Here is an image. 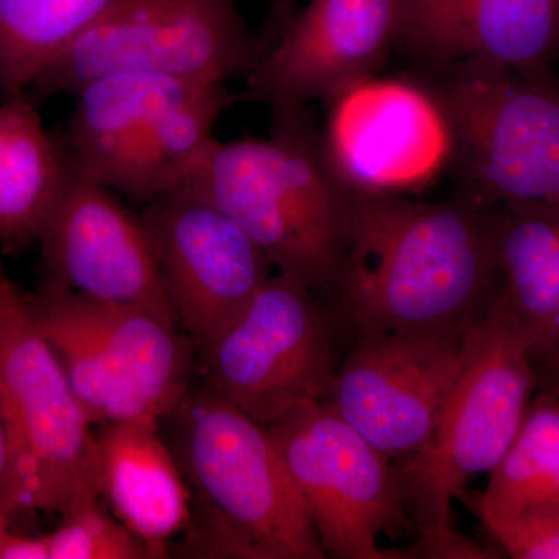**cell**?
Segmentation results:
<instances>
[{
	"label": "cell",
	"instance_id": "6da1fadb",
	"mask_svg": "<svg viewBox=\"0 0 559 559\" xmlns=\"http://www.w3.org/2000/svg\"><path fill=\"white\" fill-rule=\"evenodd\" d=\"M499 205L356 190L334 296L358 336L462 326L499 285Z\"/></svg>",
	"mask_w": 559,
	"mask_h": 559
},
{
	"label": "cell",
	"instance_id": "7a4b0ae2",
	"mask_svg": "<svg viewBox=\"0 0 559 559\" xmlns=\"http://www.w3.org/2000/svg\"><path fill=\"white\" fill-rule=\"evenodd\" d=\"M272 112L266 138L213 140L183 183L235 221L277 274L333 293L356 189L331 167L307 106Z\"/></svg>",
	"mask_w": 559,
	"mask_h": 559
},
{
	"label": "cell",
	"instance_id": "3957f363",
	"mask_svg": "<svg viewBox=\"0 0 559 559\" xmlns=\"http://www.w3.org/2000/svg\"><path fill=\"white\" fill-rule=\"evenodd\" d=\"M162 421L190 489L191 557L326 558L267 426L209 388L187 393Z\"/></svg>",
	"mask_w": 559,
	"mask_h": 559
},
{
	"label": "cell",
	"instance_id": "277c9868",
	"mask_svg": "<svg viewBox=\"0 0 559 559\" xmlns=\"http://www.w3.org/2000/svg\"><path fill=\"white\" fill-rule=\"evenodd\" d=\"M538 381L521 326L492 297L471 320L463 362L426 447L399 466L407 513L418 533L406 558H492L451 528L465 485L489 474L516 437Z\"/></svg>",
	"mask_w": 559,
	"mask_h": 559
},
{
	"label": "cell",
	"instance_id": "5b68a950",
	"mask_svg": "<svg viewBox=\"0 0 559 559\" xmlns=\"http://www.w3.org/2000/svg\"><path fill=\"white\" fill-rule=\"evenodd\" d=\"M0 421L9 448L7 500L16 513L64 514L98 496L94 425L10 278L0 293Z\"/></svg>",
	"mask_w": 559,
	"mask_h": 559
},
{
	"label": "cell",
	"instance_id": "8992f818",
	"mask_svg": "<svg viewBox=\"0 0 559 559\" xmlns=\"http://www.w3.org/2000/svg\"><path fill=\"white\" fill-rule=\"evenodd\" d=\"M25 305L92 425H160L190 392L189 345L159 316L46 289Z\"/></svg>",
	"mask_w": 559,
	"mask_h": 559
},
{
	"label": "cell",
	"instance_id": "52a82bcc",
	"mask_svg": "<svg viewBox=\"0 0 559 559\" xmlns=\"http://www.w3.org/2000/svg\"><path fill=\"white\" fill-rule=\"evenodd\" d=\"M257 55L237 0H109L28 91L75 95L84 84L120 72L226 84L248 75Z\"/></svg>",
	"mask_w": 559,
	"mask_h": 559
},
{
	"label": "cell",
	"instance_id": "ba28073f",
	"mask_svg": "<svg viewBox=\"0 0 559 559\" xmlns=\"http://www.w3.org/2000/svg\"><path fill=\"white\" fill-rule=\"evenodd\" d=\"M432 92L466 193L491 205H559V87L546 73L457 66Z\"/></svg>",
	"mask_w": 559,
	"mask_h": 559
},
{
	"label": "cell",
	"instance_id": "9c48e42d",
	"mask_svg": "<svg viewBox=\"0 0 559 559\" xmlns=\"http://www.w3.org/2000/svg\"><path fill=\"white\" fill-rule=\"evenodd\" d=\"M270 428L325 557L393 559L381 536L415 532L399 468L326 406L311 401Z\"/></svg>",
	"mask_w": 559,
	"mask_h": 559
},
{
	"label": "cell",
	"instance_id": "30bf717a",
	"mask_svg": "<svg viewBox=\"0 0 559 559\" xmlns=\"http://www.w3.org/2000/svg\"><path fill=\"white\" fill-rule=\"evenodd\" d=\"M202 355L205 388L264 426L325 399L337 369L316 290L277 272Z\"/></svg>",
	"mask_w": 559,
	"mask_h": 559
},
{
	"label": "cell",
	"instance_id": "8fae6325",
	"mask_svg": "<svg viewBox=\"0 0 559 559\" xmlns=\"http://www.w3.org/2000/svg\"><path fill=\"white\" fill-rule=\"evenodd\" d=\"M466 325L358 336L323 403L382 454L406 462L428 443L457 381Z\"/></svg>",
	"mask_w": 559,
	"mask_h": 559
},
{
	"label": "cell",
	"instance_id": "7c38bea8",
	"mask_svg": "<svg viewBox=\"0 0 559 559\" xmlns=\"http://www.w3.org/2000/svg\"><path fill=\"white\" fill-rule=\"evenodd\" d=\"M179 325L201 353L271 277V261L223 210L182 186L139 213Z\"/></svg>",
	"mask_w": 559,
	"mask_h": 559
},
{
	"label": "cell",
	"instance_id": "4fadbf2b",
	"mask_svg": "<svg viewBox=\"0 0 559 559\" xmlns=\"http://www.w3.org/2000/svg\"><path fill=\"white\" fill-rule=\"evenodd\" d=\"M39 246L43 289L139 308L179 326L140 216L97 180L70 167Z\"/></svg>",
	"mask_w": 559,
	"mask_h": 559
},
{
	"label": "cell",
	"instance_id": "5bb4252c",
	"mask_svg": "<svg viewBox=\"0 0 559 559\" xmlns=\"http://www.w3.org/2000/svg\"><path fill=\"white\" fill-rule=\"evenodd\" d=\"M326 106L323 148L353 189L404 197L452 157L450 128L430 90L373 76Z\"/></svg>",
	"mask_w": 559,
	"mask_h": 559
},
{
	"label": "cell",
	"instance_id": "9a60e30c",
	"mask_svg": "<svg viewBox=\"0 0 559 559\" xmlns=\"http://www.w3.org/2000/svg\"><path fill=\"white\" fill-rule=\"evenodd\" d=\"M399 32V0H308L246 79L242 100L280 106L329 103L373 79Z\"/></svg>",
	"mask_w": 559,
	"mask_h": 559
},
{
	"label": "cell",
	"instance_id": "2e32d148",
	"mask_svg": "<svg viewBox=\"0 0 559 559\" xmlns=\"http://www.w3.org/2000/svg\"><path fill=\"white\" fill-rule=\"evenodd\" d=\"M454 66L546 73L559 0H399L396 44Z\"/></svg>",
	"mask_w": 559,
	"mask_h": 559
},
{
	"label": "cell",
	"instance_id": "e0dca14e",
	"mask_svg": "<svg viewBox=\"0 0 559 559\" xmlns=\"http://www.w3.org/2000/svg\"><path fill=\"white\" fill-rule=\"evenodd\" d=\"M94 484L148 559L167 558L173 540L189 527V485L159 423L103 425L95 433Z\"/></svg>",
	"mask_w": 559,
	"mask_h": 559
},
{
	"label": "cell",
	"instance_id": "ac0fdd59",
	"mask_svg": "<svg viewBox=\"0 0 559 559\" xmlns=\"http://www.w3.org/2000/svg\"><path fill=\"white\" fill-rule=\"evenodd\" d=\"M197 84L143 72L110 73L84 84L60 135L70 167L108 187L157 117Z\"/></svg>",
	"mask_w": 559,
	"mask_h": 559
},
{
	"label": "cell",
	"instance_id": "d6986e66",
	"mask_svg": "<svg viewBox=\"0 0 559 559\" xmlns=\"http://www.w3.org/2000/svg\"><path fill=\"white\" fill-rule=\"evenodd\" d=\"M70 165L28 92L0 97V248L20 253L39 242L60 201Z\"/></svg>",
	"mask_w": 559,
	"mask_h": 559
},
{
	"label": "cell",
	"instance_id": "ffe728a7",
	"mask_svg": "<svg viewBox=\"0 0 559 559\" xmlns=\"http://www.w3.org/2000/svg\"><path fill=\"white\" fill-rule=\"evenodd\" d=\"M496 297L536 364L559 345V205H500Z\"/></svg>",
	"mask_w": 559,
	"mask_h": 559
},
{
	"label": "cell",
	"instance_id": "44dd1931",
	"mask_svg": "<svg viewBox=\"0 0 559 559\" xmlns=\"http://www.w3.org/2000/svg\"><path fill=\"white\" fill-rule=\"evenodd\" d=\"M235 102L226 84H197L135 143L108 189L146 205L186 182L212 145L216 121Z\"/></svg>",
	"mask_w": 559,
	"mask_h": 559
},
{
	"label": "cell",
	"instance_id": "7402d4cb",
	"mask_svg": "<svg viewBox=\"0 0 559 559\" xmlns=\"http://www.w3.org/2000/svg\"><path fill=\"white\" fill-rule=\"evenodd\" d=\"M109 0H0V97L28 92Z\"/></svg>",
	"mask_w": 559,
	"mask_h": 559
},
{
	"label": "cell",
	"instance_id": "603a6c76",
	"mask_svg": "<svg viewBox=\"0 0 559 559\" xmlns=\"http://www.w3.org/2000/svg\"><path fill=\"white\" fill-rule=\"evenodd\" d=\"M554 500H559V396L550 392L532 400L516 437L489 473L480 520Z\"/></svg>",
	"mask_w": 559,
	"mask_h": 559
},
{
	"label": "cell",
	"instance_id": "cb8c5ba5",
	"mask_svg": "<svg viewBox=\"0 0 559 559\" xmlns=\"http://www.w3.org/2000/svg\"><path fill=\"white\" fill-rule=\"evenodd\" d=\"M61 516L60 527L47 533L50 559L148 558L145 547L98 496L80 500Z\"/></svg>",
	"mask_w": 559,
	"mask_h": 559
},
{
	"label": "cell",
	"instance_id": "d4e9b609",
	"mask_svg": "<svg viewBox=\"0 0 559 559\" xmlns=\"http://www.w3.org/2000/svg\"><path fill=\"white\" fill-rule=\"evenodd\" d=\"M481 522L510 557L559 559V500Z\"/></svg>",
	"mask_w": 559,
	"mask_h": 559
},
{
	"label": "cell",
	"instance_id": "484cf974",
	"mask_svg": "<svg viewBox=\"0 0 559 559\" xmlns=\"http://www.w3.org/2000/svg\"><path fill=\"white\" fill-rule=\"evenodd\" d=\"M0 559H50L46 535H22L13 528L0 538Z\"/></svg>",
	"mask_w": 559,
	"mask_h": 559
},
{
	"label": "cell",
	"instance_id": "4316f807",
	"mask_svg": "<svg viewBox=\"0 0 559 559\" xmlns=\"http://www.w3.org/2000/svg\"><path fill=\"white\" fill-rule=\"evenodd\" d=\"M299 0H272L266 24H264L263 36L259 40V49L264 50L274 43L275 38L286 27L293 14L299 9Z\"/></svg>",
	"mask_w": 559,
	"mask_h": 559
},
{
	"label": "cell",
	"instance_id": "83f0119b",
	"mask_svg": "<svg viewBox=\"0 0 559 559\" xmlns=\"http://www.w3.org/2000/svg\"><path fill=\"white\" fill-rule=\"evenodd\" d=\"M536 366L546 374L547 380H551L555 388L554 393L559 396V345L546 358L540 359Z\"/></svg>",
	"mask_w": 559,
	"mask_h": 559
},
{
	"label": "cell",
	"instance_id": "f1b7e54d",
	"mask_svg": "<svg viewBox=\"0 0 559 559\" xmlns=\"http://www.w3.org/2000/svg\"><path fill=\"white\" fill-rule=\"evenodd\" d=\"M7 491H9V448H7L5 432L0 421V498L7 500Z\"/></svg>",
	"mask_w": 559,
	"mask_h": 559
},
{
	"label": "cell",
	"instance_id": "f546056e",
	"mask_svg": "<svg viewBox=\"0 0 559 559\" xmlns=\"http://www.w3.org/2000/svg\"><path fill=\"white\" fill-rule=\"evenodd\" d=\"M16 513L5 499L0 498V538L11 530V518Z\"/></svg>",
	"mask_w": 559,
	"mask_h": 559
},
{
	"label": "cell",
	"instance_id": "4dcf8cb0",
	"mask_svg": "<svg viewBox=\"0 0 559 559\" xmlns=\"http://www.w3.org/2000/svg\"><path fill=\"white\" fill-rule=\"evenodd\" d=\"M7 282H9V277H5V275L0 274V293H2L3 286H5Z\"/></svg>",
	"mask_w": 559,
	"mask_h": 559
}]
</instances>
